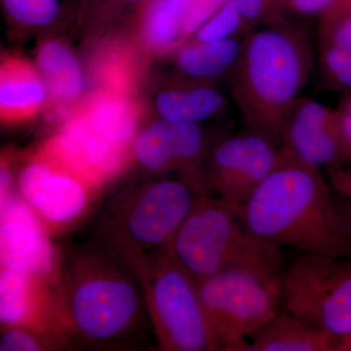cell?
<instances>
[{
	"label": "cell",
	"instance_id": "ba28073f",
	"mask_svg": "<svg viewBox=\"0 0 351 351\" xmlns=\"http://www.w3.org/2000/svg\"><path fill=\"white\" fill-rule=\"evenodd\" d=\"M286 311L332 339L351 335V263L302 255L283 276Z\"/></svg>",
	"mask_w": 351,
	"mask_h": 351
},
{
	"label": "cell",
	"instance_id": "8992f818",
	"mask_svg": "<svg viewBox=\"0 0 351 351\" xmlns=\"http://www.w3.org/2000/svg\"><path fill=\"white\" fill-rule=\"evenodd\" d=\"M159 348L166 351L221 350L201 302L198 284L167 250L134 267Z\"/></svg>",
	"mask_w": 351,
	"mask_h": 351
},
{
	"label": "cell",
	"instance_id": "7a4b0ae2",
	"mask_svg": "<svg viewBox=\"0 0 351 351\" xmlns=\"http://www.w3.org/2000/svg\"><path fill=\"white\" fill-rule=\"evenodd\" d=\"M241 219L254 234L279 248L351 258L336 200L321 169L285 147L279 149L276 167L247 201Z\"/></svg>",
	"mask_w": 351,
	"mask_h": 351
},
{
	"label": "cell",
	"instance_id": "ffe728a7",
	"mask_svg": "<svg viewBox=\"0 0 351 351\" xmlns=\"http://www.w3.org/2000/svg\"><path fill=\"white\" fill-rule=\"evenodd\" d=\"M246 156V133L232 134L215 147L210 160L208 180L212 189L223 199L237 182Z\"/></svg>",
	"mask_w": 351,
	"mask_h": 351
},
{
	"label": "cell",
	"instance_id": "5bb4252c",
	"mask_svg": "<svg viewBox=\"0 0 351 351\" xmlns=\"http://www.w3.org/2000/svg\"><path fill=\"white\" fill-rule=\"evenodd\" d=\"M281 147L318 169L348 165L338 110L306 97L291 108Z\"/></svg>",
	"mask_w": 351,
	"mask_h": 351
},
{
	"label": "cell",
	"instance_id": "e0dca14e",
	"mask_svg": "<svg viewBox=\"0 0 351 351\" xmlns=\"http://www.w3.org/2000/svg\"><path fill=\"white\" fill-rule=\"evenodd\" d=\"M242 38L195 43L178 52L176 64L184 75L196 80H208L230 73L239 61Z\"/></svg>",
	"mask_w": 351,
	"mask_h": 351
},
{
	"label": "cell",
	"instance_id": "6da1fadb",
	"mask_svg": "<svg viewBox=\"0 0 351 351\" xmlns=\"http://www.w3.org/2000/svg\"><path fill=\"white\" fill-rule=\"evenodd\" d=\"M55 297L69 339L94 348H131L151 324L138 277L95 243L62 260Z\"/></svg>",
	"mask_w": 351,
	"mask_h": 351
},
{
	"label": "cell",
	"instance_id": "52a82bcc",
	"mask_svg": "<svg viewBox=\"0 0 351 351\" xmlns=\"http://www.w3.org/2000/svg\"><path fill=\"white\" fill-rule=\"evenodd\" d=\"M281 274L230 269L198 283L201 302L219 350L250 351L252 339L277 313Z\"/></svg>",
	"mask_w": 351,
	"mask_h": 351
},
{
	"label": "cell",
	"instance_id": "4fadbf2b",
	"mask_svg": "<svg viewBox=\"0 0 351 351\" xmlns=\"http://www.w3.org/2000/svg\"><path fill=\"white\" fill-rule=\"evenodd\" d=\"M55 284L21 270H0L2 328L22 327L66 346L69 339L60 320Z\"/></svg>",
	"mask_w": 351,
	"mask_h": 351
},
{
	"label": "cell",
	"instance_id": "1f68e13d",
	"mask_svg": "<svg viewBox=\"0 0 351 351\" xmlns=\"http://www.w3.org/2000/svg\"><path fill=\"white\" fill-rule=\"evenodd\" d=\"M336 202L341 215L343 230L351 246V200L341 197V200H336Z\"/></svg>",
	"mask_w": 351,
	"mask_h": 351
},
{
	"label": "cell",
	"instance_id": "f546056e",
	"mask_svg": "<svg viewBox=\"0 0 351 351\" xmlns=\"http://www.w3.org/2000/svg\"><path fill=\"white\" fill-rule=\"evenodd\" d=\"M339 121H341V135L348 165H351V92L343 97L338 108Z\"/></svg>",
	"mask_w": 351,
	"mask_h": 351
},
{
	"label": "cell",
	"instance_id": "836d02e7",
	"mask_svg": "<svg viewBox=\"0 0 351 351\" xmlns=\"http://www.w3.org/2000/svg\"><path fill=\"white\" fill-rule=\"evenodd\" d=\"M145 0H108V3L112 4H138Z\"/></svg>",
	"mask_w": 351,
	"mask_h": 351
},
{
	"label": "cell",
	"instance_id": "f1b7e54d",
	"mask_svg": "<svg viewBox=\"0 0 351 351\" xmlns=\"http://www.w3.org/2000/svg\"><path fill=\"white\" fill-rule=\"evenodd\" d=\"M285 16L295 15L302 17L317 16L320 17L332 7L345 3V0H280Z\"/></svg>",
	"mask_w": 351,
	"mask_h": 351
},
{
	"label": "cell",
	"instance_id": "2e32d148",
	"mask_svg": "<svg viewBox=\"0 0 351 351\" xmlns=\"http://www.w3.org/2000/svg\"><path fill=\"white\" fill-rule=\"evenodd\" d=\"M246 156L237 182L223 200L241 219L247 201L276 167L279 149L269 138L247 128Z\"/></svg>",
	"mask_w": 351,
	"mask_h": 351
},
{
	"label": "cell",
	"instance_id": "8fae6325",
	"mask_svg": "<svg viewBox=\"0 0 351 351\" xmlns=\"http://www.w3.org/2000/svg\"><path fill=\"white\" fill-rule=\"evenodd\" d=\"M1 267L21 270L56 284L62 258L40 219L21 196L1 201Z\"/></svg>",
	"mask_w": 351,
	"mask_h": 351
},
{
	"label": "cell",
	"instance_id": "30bf717a",
	"mask_svg": "<svg viewBox=\"0 0 351 351\" xmlns=\"http://www.w3.org/2000/svg\"><path fill=\"white\" fill-rule=\"evenodd\" d=\"M94 191L62 165L55 168L49 163H32L20 175V196L34 210L49 235L80 221L91 207Z\"/></svg>",
	"mask_w": 351,
	"mask_h": 351
},
{
	"label": "cell",
	"instance_id": "277c9868",
	"mask_svg": "<svg viewBox=\"0 0 351 351\" xmlns=\"http://www.w3.org/2000/svg\"><path fill=\"white\" fill-rule=\"evenodd\" d=\"M166 250L197 284L226 269H282L280 248L254 234L225 201L210 195L196 198Z\"/></svg>",
	"mask_w": 351,
	"mask_h": 351
},
{
	"label": "cell",
	"instance_id": "603a6c76",
	"mask_svg": "<svg viewBox=\"0 0 351 351\" xmlns=\"http://www.w3.org/2000/svg\"><path fill=\"white\" fill-rule=\"evenodd\" d=\"M7 15L25 25H47L58 20L64 10V0H2Z\"/></svg>",
	"mask_w": 351,
	"mask_h": 351
},
{
	"label": "cell",
	"instance_id": "5b68a950",
	"mask_svg": "<svg viewBox=\"0 0 351 351\" xmlns=\"http://www.w3.org/2000/svg\"><path fill=\"white\" fill-rule=\"evenodd\" d=\"M198 196L188 182L173 180L127 191L104 210L94 243L133 270L167 249Z\"/></svg>",
	"mask_w": 351,
	"mask_h": 351
},
{
	"label": "cell",
	"instance_id": "4dcf8cb0",
	"mask_svg": "<svg viewBox=\"0 0 351 351\" xmlns=\"http://www.w3.org/2000/svg\"><path fill=\"white\" fill-rule=\"evenodd\" d=\"M330 186L341 197L351 200V165L327 170Z\"/></svg>",
	"mask_w": 351,
	"mask_h": 351
},
{
	"label": "cell",
	"instance_id": "9a60e30c",
	"mask_svg": "<svg viewBox=\"0 0 351 351\" xmlns=\"http://www.w3.org/2000/svg\"><path fill=\"white\" fill-rule=\"evenodd\" d=\"M334 351V339L288 311L279 313L251 339L250 351Z\"/></svg>",
	"mask_w": 351,
	"mask_h": 351
},
{
	"label": "cell",
	"instance_id": "d6a6232c",
	"mask_svg": "<svg viewBox=\"0 0 351 351\" xmlns=\"http://www.w3.org/2000/svg\"><path fill=\"white\" fill-rule=\"evenodd\" d=\"M334 351H351V335L335 339Z\"/></svg>",
	"mask_w": 351,
	"mask_h": 351
},
{
	"label": "cell",
	"instance_id": "484cf974",
	"mask_svg": "<svg viewBox=\"0 0 351 351\" xmlns=\"http://www.w3.org/2000/svg\"><path fill=\"white\" fill-rule=\"evenodd\" d=\"M44 98L40 83L32 80H2L0 104L2 108H25L36 106Z\"/></svg>",
	"mask_w": 351,
	"mask_h": 351
},
{
	"label": "cell",
	"instance_id": "44dd1931",
	"mask_svg": "<svg viewBox=\"0 0 351 351\" xmlns=\"http://www.w3.org/2000/svg\"><path fill=\"white\" fill-rule=\"evenodd\" d=\"M147 36L157 48H169L186 36L184 0H154L145 22Z\"/></svg>",
	"mask_w": 351,
	"mask_h": 351
},
{
	"label": "cell",
	"instance_id": "d6986e66",
	"mask_svg": "<svg viewBox=\"0 0 351 351\" xmlns=\"http://www.w3.org/2000/svg\"><path fill=\"white\" fill-rule=\"evenodd\" d=\"M38 66L48 88L64 100L75 99L82 92V73L75 57L57 41L44 44L39 50Z\"/></svg>",
	"mask_w": 351,
	"mask_h": 351
},
{
	"label": "cell",
	"instance_id": "d4e9b609",
	"mask_svg": "<svg viewBox=\"0 0 351 351\" xmlns=\"http://www.w3.org/2000/svg\"><path fill=\"white\" fill-rule=\"evenodd\" d=\"M318 19L319 45L351 50V5L334 6Z\"/></svg>",
	"mask_w": 351,
	"mask_h": 351
},
{
	"label": "cell",
	"instance_id": "ac0fdd59",
	"mask_svg": "<svg viewBox=\"0 0 351 351\" xmlns=\"http://www.w3.org/2000/svg\"><path fill=\"white\" fill-rule=\"evenodd\" d=\"M226 107L223 95L207 85L166 90L157 96L162 119L199 123L216 117Z\"/></svg>",
	"mask_w": 351,
	"mask_h": 351
},
{
	"label": "cell",
	"instance_id": "e575fe53",
	"mask_svg": "<svg viewBox=\"0 0 351 351\" xmlns=\"http://www.w3.org/2000/svg\"><path fill=\"white\" fill-rule=\"evenodd\" d=\"M345 4H350L351 5V0H345Z\"/></svg>",
	"mask_w": 351,
	"mask_h": 351
},
{
	"label": "cell",
	"instance_id": "7c38bea8",
	"mask_svg": "<svg viewBox=\"0 0 351 351\" xmlns=\"http://www.w3.org/2000/svg\"><path fill=\"white\" fill-rule=\"evenodd\" d=\"M205 149L202 129L195 122L162 119L145 128L133 145L136 159L149 170H181L198 195H209L212 188L200 169Z\"/></svg>",
	"mask_w": 351,
	"mask_h": 351
},
{
	"label": "cell",
	"instance_id": "3957f363",
	"mask_svg": "<svg viewBox=\"0 0 351 351\" xmlns=\"http://www.w3.org/2000/svg\"><path fill=\"white\" fill-rule=\"evenodd\" d=\"M315 57L308 32L288 21L244 34L232 92L247 128L282 145L289 112L302 97Z\"/></svg>",
	"mask_w": 351,
	"mask_h": 351
},
{
	"label": "cell",
	"instance_id": "4316f807",
	"mask_svg": "<svg viewBox=\"0 0 351 351\" xmlns=\"http://www.w3.org/2000/svg\"><path fill=\"white\" fill-rule=\"evenodd\" d=\"M249 31L286 20L280 0H234Z\"/></svg>",
	"mask_w": 351,
	"mask_h": 351
},
{
	"label": "cell",
	"instance_id": "7402d4cb",
	"mask_svg": "<svg viewBox=\"0 0 351 351\" xmlns=\"http://www.w3.org/2000/svg\"><path fill=\"white\" fill-rule=\"evenodd\" d=\"M248 32V25L234 0H228L225 5L196 29V41L208 43L241 38Z\"/></svg>",
	"mask_w": 351,
	"mask_h": 351
},
{
	"label": "cell",
	"instance_id": "83f0119b",
	"mask_svg": "<svg viewBox=\"0 0 351 351\" xmlns=\"http://www.w3.org/2000/svg\"><path fill=\"white\" fill-rule=\"evenodd\" d=\"M60 348L52 339L22 327L2 328L1 351H38Z\"/></svg>",
	"mask_w": 351,
	"mask_h": 351
},
{
	"label": "cell",
	"instance_id": "9c48e42d",
	"mask_svg": "<svg viewBox=\"0 0 351 351\" xmlns=\"http://www.w3.org/2000/svg\"><path fill=\"white\" fill-rule=\"evenodd\" d=\"M134 138L129 113L107 106L91 119L71 127L53 147L60 165L98 189L125 160Z\"/></svg>",
	"mask_w": 351,
	"mask_h": 351
},
{
	"label": "cell",
	"instance_id": "cb8c5ba5",
	"mask_svg": "<svg viewBox=\"0 0 351 351\" xmlns=\"http://www.w3.org/2000/svg\"><path fill=\"white\" fill-rule=\"evenodd\" d=\"M316 62L323 82L328 87L351 92V50L319 45Z\"/></svg>",
	"mask_w": 351,
	"mask_h": 351
}]
</instances>
